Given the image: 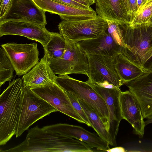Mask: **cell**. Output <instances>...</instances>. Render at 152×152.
<instances>
[{"mask_svg": "<svg viewBox=\"0 0 152 152\" xmlns=\"http://www.w3.org/2000/svg\"><path fill=\"white\" fill-rule=\"evenodd\" d=\"M92 148L77 139L46 131L37 126L31 128L26 139L3 152H91Z\"/></svg>", "mask_w": 152, "mask_h": 152, "instance_id": "1", "label": "cell"}, {"mask_svg": "<svg viewBox=\"0 0 152 152\" xmlns=\"http://www.w3.org/2000/svg\"><path fill=\"white\" fill-rule=\"evenodd\" d=\"M24 86L22 78L10 83L0 96V145L16 134Z\"/></svg>", "mask_w": 152, "mask_h": 152, "instance_id": "2", "label": "cell"}, {"mask_svg": "<svg viewBox=\"0 0 152 152\" xmlns=\"http://www.w3.org/2000/svg\"><path fill=\"white\" fill-rule=\"evenodd\" d=\"M124 46L121 52L148 71L152 67V28L150 26H123Z\"/></svg>", "mask_w": 152, "mask_h": 152, "instance_id": "3", "label": "cell"}, {"mask_svg": "<svg viewBox=\"0 0 152 152\" xmlns=\"http://www.w3.org/2000/svg\"><path fill=\"white\" fill-rule=\"evenodd\" d=\"M56 82L66 92L81 100L90 106L97 113L109 132V112L103 98L86 82L75 79L68 75L56 77Z\"/></svg>", "mask_w": 152, "mask_h": 152, "instance_id": "4", "label": "cell"}, {"mask_svg": "<svg viewBox=\"0 0 152 152\" xmlns=\"http://www.w3.org/2000/svg\"><path fill=\"white\" fill-rule=\"evenodd\" d=\"M64 38L66 45L63 55L57 58L47 55L52 71L59 76L76 74L88 77L89 64L87 55L81 50L76 42Z\"/></svg>", "mask_w": 152, "mask_h": 152, "instance_id": "5", "label": "cell"}, {"mask_svg": "<svg viewBox=\"0 0 152 152\" xmlns=\"http://www.w3.org/2000/svg\"><path fill=\"white\" fill-rule=\"evenodd\" d=\"M57 110L28 87H24L17 129L16 138L38 120Z\"/></svg>", "mask_w": 152, "mask_h": 152, "instance_id": "6", "label": "cell"}, {"mask_svg": "<svg viewBox=\"0 0 152 152\" xmlns=\"http://www.w3.org/2000/svg\"><path fill=\"white\" fill-rule=\"evenodd\" d=\"M59 33L67 39L78 41L98 38L106 33V20L98 15L94 18L78 21H62L58 25Z\"/></svg>", "mask_w": 152, "mask_h": 152, "instance_id": "7", "label": "cell"}, {"mask_svg": "<svg viewBox=\"0 0 152 152\" xmlns=\"http://www.w3.org/2000/svg\"><path fill=\"white\" fill-rule=\"evenodd\" d=\"M1 46L12 63L16 75L26 74L39 62L37 43H7Z\"/></svg>", "mask_w": 152, "mask_h": 152, "instance_id": "8", "label": "cell"}, {"mask_svg": "<svg viewBox=\"0 0 152 152\" xmlns=\"http://www.w3.org/2000/svg\"><path fill=\"white\" fill-rule=\"evenodd\" d=\"M30 89L51 104L57 111L79 122L86 124L85 121L73 107L66 91L56 81L44 86Z\"/></svg>", "mask_w": 152, "mask_h": 152, "instance_id": "9", "label": "cell"}, {"mask_svg": "<svg viewBox=\"0 0 152 152\" xmlns=\"http://www.w3.org/2000/svg\"><path fill=\"white\" fill-rule=\"evenodd\" d=\"M45 26L22 21H0V36L8 35L23 36L39 42L44 48L52 34Z\"/></svg>", "mask_w": 152, "mask_h": 152, "instance_id": "10", "label": "cell"}, {"mask_svg": "<svg viewBox=\"0 0 152 152\" xmlns=\"http://www.w3.org/2000/svg\"><path fill=\"white\" fill-rule=\"evenodd\" d=\"M87 55L89 64L88 80L96 83L107 81L119 88L124 84L116 70L115 58Z\"/></svg>", "mask_w": 152, "mask_h": 152, "instance_id": "11", "label": "cell"}, {"mask_svg": "<svg viewBox=\"0 0 152 152\" xmlns=\"http://www.w3.org/2000/svg\"><path fill=\"white\" fill-rule=\"evenodd\" d=\"M86 82L103 98L106 104L109 115V132L113 146H116V138L120 123L123 119L120 102V96L121 91L119 88H107L103 87L88 79Z\"/></svg>", "mask_w": 152, "mask_h": 152, "instance_id": "12", "label": "cell"}, {"mask_svg": "<svg viewBox=\"0 0 152 152\" xmlns=\"http://www.w3.org/2000/svg\"><path fill=\"white\" fill-rule=\"evenodd\" d=\"M42 128L48 132L78 139L99 150L106 151L110 148L108 142L80 126L59 123L44 126Z\"/></svg>", "mask_w": 152, "mask_h": 152, "instance_id": "13", "label": "cell"}, {"mask_svg": "<svg viewBox=\"0 0 152 152\" xmlns=\"http://www.w3.org/2000/svg\"><path fill=\"white\" fill-rule=\"evenodd\" d=\"M45 12L33 0H14L10 10L0 21H22L45 26Z\"/></svg>", "mask_w": 152, "mask_h": 152, "instance_id": "14", "label": "cell"}, {"mask_svg": "<svg viewBox=\"0 0 152 152\" xmlns=\"http://www.w3.org/2000/svg\"><path fill=\"white\" fill-rule=\"evenodd\" d=\"M120 102L123 119L131 124L136 134L143 137L146 125L140 105L136 97L129 90L121 91Z\"/></svg>", "mask_w": 152, "mask_h": 152, "instance_id": "15", "label": "cell"}, {"mask_svg": "<svg viewBox=\"0 0 152 152\" xmlns=\"http://www.w3.org/2000/svg\"><path fill=\"white\" fill-rule=\"evenodd\" d=\"M45 12L54 13L66 21H78L96 17L97 13L93 9L88 10L77 8L52 0H33Z\"/></svg>", "mask_w": 152, "mask_h": 152, "instance_id": "16", "label": "cell"}, {"mask_svg": "<svg viewBox=\"0 0 152 152\" xmlns=\"http://www.w3.org/2000/svg\"><path fill=\"white\" fill-rule=\"evenodd\" d=\"M125 84L138 100L144 118L152 114V67L142 75Z\"/></svg>", "mask_w": 152, "mask_h": 152, "instance_id": "17", "label": "cell"}, {"mask_svg": "<svg viewBox=\"0 0 152 152\" xmlns=\"http://www.w3.org/2000/svg\"><path fill=\"white\" fill-rule=\"evenodd\" d=\"M81 50L86 54L115 58L121 52V46L108 33L98 38L76 42Z\"/></svg>", "mask_w": 152, "mask_h": 152, "instance_id": "18", "label": "cell"}, {"mask_svg": "<svg viewBox=\"0 0 152 152\" xmlns=\"http://www.w3.org/2000/svg\"><path fill=\"white\" fill-rule=\"evenodd\" d=\"M55 75L50 66L47 55L45 54L39 62L23 75L22 79L24 87L30 89L55 82Z\"/></svg>", "mask_w": 152, "mask_h": 152, "instance_id": "19", "label": "cell"}, {"mask_svg": "<svg viewBox=\"0 0 152 152\" xmlns=\"http://www.w3.org/2000/svg\"><path fill=\"white\" fill-rule=\"evenodd\" d=\"M96 12L106 20L116 21L122 25L129 21L121 0H95Z\"/></svg>", "mask_w": 152, "mask_h": 152, "instance_id": "20", "label": "cell"}, {"mask_svg": "<svg viewBox=\"0 0 152 152\" xmlns=\"http://www.w3.org/2000/svg\"><path fill=\"white\" fill-rule=\"evenodd\" d=\"M114 60L117 72L124 84L147 72L130 60L121 53L115 57Z\"/></svg>", "mask_w": 152, "mask_h": 152, "instance_id": "21", "label": "cell"}, {"mask_svg": "<svg viewBox=\"0 0 152 152\" xmlns=\"http://www.w3.org/2000/svg\"><path fill=\"white\" fill-rule=\"evenodd\" d=\"M78 100L87 116L91 126L100 138L108 142L110 145L113 146L110 135L101 118L95 110L85 102L80 99H78Z\"/></svg>", "mask_w": 152, "mask_h": 152, "instance_id": "22", "label": "cell"}, {"mask_svg": "<svg viewBox=\"0 0 152 152\" xmlns=\"http://www.w3.org/2000/svg\"><path fill=\"white\" fill-rule=\"evenodd\" d=\"M65 45L64 37L59 33L52 32L50 40L44 48L45 54L50 58H59L64 52Z\"/></svg>", "mask_w": 152, "mask_h": 152, "instance_id": "23", "label": "cell"}, {"mask_svg": "<svg viewBox=\"0 0 152 152\" xmlns=\"http://www.w3.org/2000/svg\"><path fill=\"white\" fill-rule=\"evenodd\" d=\"M152 17V0H147L135 15L132 20L129 23L130 26H150Z\"/></svg>", "mask_w": 152, "mask_h": 152, "instance_id": "24", "label": "cell"}, {"mask_svg": "<svg viewBox=\"0 0 152 152\" xmlns=\"http://www.w3.org/2000/svg\"><path fill=\"white\" fill-rule=\"evenodd\" d=\"M13 65L1 47L0 49V86L7 81L10 82L13 76Z\"/></svg>", "mask_w": 152, "mask_h": 152, "instance_id": "25", "label": "cell"}, {"mask_svg": "<svg viewBox=\"0 0 152 152\" xmlns=\"http://www.w3.org/2000/svg\"><path fill=\"white\" fill-rule=\"evenodd\" d=\"M106 20L107 23V33L117 44L121 47L124 46L122 26L124 25L116 21Z\"/></svg>", "mask_w": 152, "mask_h": 152, "instance_id": "26", "label": "cell"}, {"mask_svg": "<svg viewBox=\"0 0 152 152\" xmlns=\"http://www.w3.org/2000/svg\"><path fill=\"white\" fill-rule=\"evenodd\" d=\"M73 107L81 118L85 121V124L91 126V124L84 110L81 106L78 99L71 94L66 92Z\"/></svg>", "mask_w": 152, "mask_h": 152, "instance_id": "27", "label": "cell"}, {"mask_svg": "<svg viewBox=\"0 0 152 152\" xmlns=\"http://www.w3.org/2000/svg\"><path fill=\"white\" fill-rule=\"evenodd\" d=\"M14 0H0V20L9 12L11 8Z\"/></svg>", "mask_w": 152, "mask_h": 152, "instance_id": "28", "label": "cell"}, {"mask_svg": "<svg viewBox=\"0 0 152 152\" xmlns=\"http://www.w3.org/2000/svg\"><path fill=\"white\" fill-rule=\"evenodd\" d=\"M57 2L73 7L88 10L93 9L91 7L77 3L72 0H52Z\"/></svg>", "mask_w": 152, "mask_h": 152, "instance_id": "29", "label": "cell"}, {"mask_svg": "<svg viewBox=\"0 0 152 152\" xmlns=\"http://www.w3.org/2000/svg\"><path fill=\"white\" fill-rule=\"evenodd\" d=\"M129 5L130 13L129 16V22L131 21L135 16L137 11V0H130Z\"/></svg>", "mask_w": 152, "mask_h": 152, "instance_id": "30", "label": "cell"}, {"mask_svg": "<svg viewBox=\"0 0 152 152\" xmlns=\"http://www.w3.org/2000/svg\"><path fill=\"white\" fill-rule=\"evenodd\" d=\"M125 11L129 18L130 13V0H121Z\"/></svg>", "mask_w": 152, "mask_h": 152, "instance_id": "31", "label": "cell"}, {"mask_svg": "<svg viewBox=\"0 0 152 152\" xmlns=\"http://www.w3.org/2000/svg\"><path fill=\"white\" fill-rule=\"evenodd\" d=\"M77 3L91 7L95 3V0H72Z\"/></svg>", "mask_w": 152, "mask_h": 152, "instance_id": "32", "label": "cell"}, {"mask_svg": "<svg viewBox=\"0 0 152 152\" xmlns=\"http://www.w3.org/2000/svg\"><path fill=\"white\" fill-rule=\"evenodd\" d=\"M99 86L107 88H115L117 87L112 84L109 83L107 81H105L103 83H96Z\"/></svg>", "mask_w": 152, "mask_h": 152, "instance_id": "33", "label": "cell"}, {"mask_svg": "<svg viewBox=\"0 0 152 152\" xmlns=\"http://www.w3.org/2000/svg\"><path fill=\"white\" fill-rule=\"evenodd\" d=\"M106 151L108 152H125L126 151L125 149L121 147H115L107 150Z\"/></svg>", "mask_w": 152, "mask_h": 152, "instance_id": "34", "label": "cell"}, {"mask_svg": "<svg viewBox=\"0 0 152 152\" xmlns=\"http://www.w3.org/2000/svg\"><path fill=\"white\" fill-rule=\"evenodd\" d=\"M147 0H137V11L135 15L139 12L141 8L146 2Z\"/></svg>", "mask_w": 152, "mask_h": 152, "instance_id": "35", "label": "cell"}, {"mask_svg": "<svg viewBox=\"0 0 152 152\" xmlns=\"http://www.w3.org/2000/svg\"><path fill=\"white\" fill-rule=\"evenodd\" d=\"M145 122L146 125L151 123H152V114L149 115L147 118Z\"/></svg>", "mask_w": 152, "mask_h": 152, "instance_id": "36", "label": "cell"}, {"mask_svg": "<svg viewBox=\"0 0 152 152\" xmlns=\"http://www.w3.org/2000/svg\"><path fill=\"white\" fill-rule=\"evenodd\" d=\"M150 26V27L152 28V17L151 19Z\"/></svg>", "mask_w": 152, "mask_h": 152, "instance_id": "37", "label": "cell"}]
</instances>
